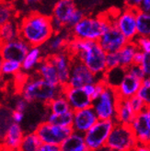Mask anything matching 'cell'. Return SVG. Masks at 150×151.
Here are the masks:
<instances>
[{
    "label": "cell",
    "instance_id": "cell-1",
    "mask_svg": "<svg viewBox=\"0 0 150 151\" xmlns=\"http://www.w3.org/2000/svg\"><path fill=\"white\" fill-rule=\"evenodd\" d=\"M65 50L72 57L79 59L95 75L102 78L104 73L107 70V52L100 46L99 42L71 37Z\"/></svg>",
    "mask_w": 150,
    "mask_h": 151
},
{
    "label": "cell",
    "instance_id": "cell-2",
    "mask_svg": "<svg viewBox=\"0 0 150 151\" xmlns=\"http://www.w3.org/2000/svg\"><path fill=\"white\" fill-rule=\"evenodd\" d=\"M55 34L52 17L32 12L19 22V37L31 46H42Z\"/></svg>",
    "mask_w": 150,
    "mask_h": 151
},
{
    "label": "cell",
    "instance_id": "cell-3",
    "mask_svg": "<svg viewBox=\"0 0 150 151\" xmlns=\"http://www.w3.org/2000/svg\"><path fill=\"white\" fill-rule=\"evenodd\" d=\"M64 87L52 85L36 74L27 78L20 86V95L29 103L39 102L47 104L57 96L63 94Z\"/></svg>",
    "mask_w": 150,
    "mask_h": 151
},
{
    "label": "cell",
    "instance_id": "cell-4",
    "mask_svg": "<svg viewBox=\"0 0 150 151\" xmlns=\"http://www.w3.org/2000/svg\"><path fill=\"white\" fill-rule=\"evenodd\" d=\"M111 23V19L107 15H100V16L86 15L76 26L70 29V32L72 37L78 39L98 42Z\"/></svg>",
    "mask_w": 150,
    "mask_h": 151
},
{
    "label": "cell",
    "instance_id": "cell-5",
    "mask_svg": "<svg viewBox=\"0 0 150 151\" xmlns=\"http://www.w3.org/2000/svg\"><path fill=\"white\" fill-rule=\"evenodd\" d=\"M138 146L131 125L115 123L105 147L111 151H136Z\"/></svg>",
    "mask_w": 150,
    "mask_h": 151
},
{
    "label": "cell",
    "instance_id": "cell-6",
    "mask_svg": "<svg viewBox=\"0 0 150 151\" xmlns=\"http://www.w3.org/2000/svg\"><path fill=\"white\" fill-rule=\"evenodd\" d=\"M113 119L99 120L85 134V143L89 151H99L105 147L109 135L115 125Z\"/></svg>",
    "mask_w": 150,
    "mask_h": 151
},
{
    "label": "cell",
    "instance_id": "cell-7",
    "mask_svg": "<svg viewBox=\"0 0 150 151\" xmlns=\"http://www.w3.org/2000/svg\"><path fill=\"white\" fill-rule=\"evenodd\" d=\"M35 132L39 135L42 144L60 146L74 132V129L72 126L55 125L45 121L38 124Z\"/></svg>",
    "mask_w": 150,
    "mask_h": 151
},
{
    "label": "cell",
    "instance_id": "cell-8",
    "mask_svg": "<svg viewBox=\"0 0 150 151\" xmlns=\"http://www.w3.org/2000/svg\"><path fill=\"white\" fill-rule=\"evenodd\" d=\"M116 88L106 86L100 97L93 101L92 107L100 120L115 118L116 103L118 100Z\"/></svg>",
    "mask_w": 150,
    "mask_h": 151
},
{
    "label": "cell",
    "instance_id": "cell-9",
    "mask_svg": "<svg viewBox=\"0 0 150 151\" xmlns=\"http://www.w3.org/2000/svg\"><path fill=\"white\" fill-rule=\"evenodd\" d=\"M101 78L95 75L79 59L72 57L70 78L67 86L72 88H82L87 84H94Z\"/></svg>",
    "mask_w": 150,
    "mask_h": 151
},
{
    "label": "cell",
    "instance_id": "cell-10",
    "mask_svg": "<svg viewBox=\"0 0 150 151\" xmlns=\"http://www.w3.org/2000/svg\"><path fill=\"white\" fill-rule=\"evenodd\" d=\"M137 9L126 6L122 11H119L114 19L113 23L121 32L127 38V40L134 41L137 37V27H136V15Z\"/></svg>",
    "mask_w": 150,
    "mask_h": 151
},
{
    "label": "cell",
    "instance_id": "cell-11",
    "mask_svg": "<svg viewBox=\"0 0 150 151\" xmlns=\"http://www.w3.org/2000/svg\"><path fill=\"white\" fill-rule=\"evenodd\" d=\"M78 9L75 0H59L55 5L52 15V23L55 32H62L66 28L73 13Z\"/></svg>",
    "mask_w": 150,
    "mask_h": 151
},
{
    "label": "cell",
    "instance_id": "cell-12",
    "mask_svg": "<svg viewBox=\"0 0 150 151\" xmlns=\"http://www.w3.org/2000/svg\"><path fill=\"white\" fill-rule=\"evenodd\" d=\"M29 48L31 45L22 38L19 37L10 42L0 43V54L4 60H12L22 63Z\"/></svg>",
    "mask_w": 150,
    "mask_h": 151
},
{
    "label": "cell",
    "instance_id": "cell-13",
    "mask_svg": "<svg viewBox=\"0 0 150 151\" xmlns=\"http://www.w3.org/2000/svg\"><path fill=\"white\" fill-rule=\"evenodd\" d=\"M98 42L106 52H115L121 50L129 41L113 23H111Z\"/></svg>",
    "mask_w": 150,
    "mask_h": 151
},
{
    "label": "cell",
    "instance_id": "cell-14",
    "mask_svg": "<svg viewBox=\"0 0 150 151\" xmlns=\"http://www.w3.org/2000/svg\"><path fill=\"white\" fill-rule=\"evenodd\" d=\"M131 126L138 146L150 147V113L147 110L137 113Z\"/></svg>",
    "mask_w": 150,
    "mask_h": 151
},
{
    "label": "cell",
    "instance_id": "cell-15",
    "mask_svg": "<svg viewBox=\"0 0 150 151\" xmlns=\"http://www.w3.org/2000/svg\"><path fill=\"white\" fill-rule=\"evenodd\" d=\"M52 63L55 65L58 73V78L60 85L62 87L67 86L71 71L72 65V56L66 50L47 55Z\"/></svg>",
    "mask_w": 150,
    "mask_h": 151
},
{
    "label": "cell",
    "instance_id": "cell-16",
    "mask_svg": "<svg viewBox=\"0 0 150 151\" xmlns=\"http://www.w3.org/2000/svg\"><path fill=\"white\" fill-rule=\"evenodd\" d=\"M63 93L68 101L71 109L74 111L92 106V98L85 91L83 87L72 88L65 86L64 87Z\"/></svg>",
    "mask_w": 150,
    "mask_h": 151
},
{
    "label": "cell",
    "instance_id": "cell-17",
    "mask_svg": "<svg viewBox=\"0 0 150 151\" xmlns=\"http://www.w3.org/2000/svg\"><path fill=\"white\" fill-rule=\"evenodd\" d=\"M100 119L92 106L74 111V131L85 134L98 122Z\"/></svg>",
    "mask_w": 150,
    "mask_h": 151
},
{
    "label": "cell",
    "instance_id": "cell-18",
    "mask_svg": "<svg viewBox=\"0 0 150 151\" xmlns=\"http://www.w3.org/2000/svg\"><path fill=\"white\" fill-rule=\"evenodd\" d=\"M24 134L25 133L21 125L19 124L13 123L0 144L7 151H18Z\"/></svg>",
    "mask_w": 150,
    "mask_h": 151
},
{
    "label": "cell",
    "instance_id": "cell-19",
    "mask_svg": "<svg viewBox=\"0 0 150 151\" xmlns=\"http://www.w3.org/2000/svg\"><path fill=\"white\" fill-rule=\"evenodd\" d=\"M136 113L133 111L129 99L118 98L116 103V111L114 121L118 124L131 125L133 122Z\"/></svg>",
    "mask_w": 150,
    "mask_h": 151
},
{
    "label": "cell",
    "instance_id": "cell-20",
    "mask_svg": "<svg viewBox=\"0 0 150 151\" xmlns=\"http://www.w3.org/2000/svg\"><path fill=\"white\" fill-rule=\"evenodd\" d=\"M142 80L133 77L126 72L125 77L120 83V85L116 88V91L119 98L123 99H130L133 96L136 95L141 87Z\"/></svg>",
    "mask_w": 150,
    "mask_h": 151
},
{
    "label": "cell",
    "instance_id": "cell-21",
    "mask_svg": "<svg viewBox=\"0 0 150 151\" xmlns=\"http://www.w3.org/2000/svg\"><path fill=\"white\" fill-rule=\"evenodd\" d=\"M36 74L52 85H56V86L60 85L57 70L55 65L52 63L48 56L42 58L41 63L36 68Z\"/></svg>",
    "mask_w": 150,
    "mask_h": 151
},
{
    "label": "cell",
    "instance_id": "cell-22",
    "mask_svg": "<svg viewBox=\"0 0 150 151\" xmlns=\"http://www.w3.org/2000/svg\"><path fill=\"white\" fill-rule=\"evenodd\" d=\"M69 35H72L71 32L69 34L64 32V29L62 32H55V34L50 38L49 41L44 44L46 46L48 52H50V55L65 51L67 47L69 40L71 39V38H69Z\"/></svg>",
    "mask_w": 150,
    "mask_h": 151
},
{
    "label": "cell",
    "instance_id": "cell-23",
    "mask_svg": "<svg viewBox=\"0 0 150 151\" xmlns=\"http://www.w3.org/2000/svg\"><path fill=\"white\" fill-rule=\"evenodd\" d=\"M62 151H82L87 149L84 134L74 131L61 145Z\"/></svg>",
    "mask_w": 150,
    "mask_h": 151
},
{
    "label": "cell",
    "instance_id": "cell-24",
    "mask_svg": "<svg viewBox=\"0 0 150 151\" xmlns=\"http://www.w3.org/2000/svg\"><path fill=\"white\" fill-rule=\"evenodd\" d=\"M42 60V51L41 46H31L29 51L25 56L23 62L21 63L22 71L29 72L32 71L39 65Z\"/></svg>",
    "mask_w": 150,
    "mask_h": 151
},
{
    "label": "cell",
    "instance_id": "cell-25",
    "mask_svg": "<svg viewBox=\"0 0 150 151\" xmlns=\"http://www.w3.org/2000/svg\"><path fill=\"white\" fill-rule=\"evenodd\" d=\"M138 46L134 41H130L127 42L124 46L118 51L119 58H120V65L128 68V67L133 64V57L134 55L138 51Z\"/></svg>",
    "mask_w": 150,
    "mask_h": 151
},
{
    "label": "cell",
    "instance_id": "cell-26",
    "mask_svg": "<svg viewBox=\"0 0 150 151\" xmlns=\"http://www.w3.org/2000/svg\"><path fill=\"white\" fill-rule=\"evenodd\" d=\"M126 72V68L119 65L117 67H113V68L107 69L103 75L102 79L106 83L107 86L117 88L120 83L122 82V80L125 77Z\"/></svg>",
    "mask_w": 150,
    "mask_h": 151
},
{
    "label": "cell",
    "instance_id": "cell-27",
    "mask_svg": "<svg viewBox=\"0 0 150 151\" xmlns=\"http://www.w3.org/2000/svg\"><path fill=\"white\" fill-rule=\"evenodd\" d=\"M19 37V23L11 20L0 26V43L10 42Z\"/></svg>",
    "mask_w": 150,
    "mask_h": 151
},
{
    "label": "cell",
    "instance_id": "cell-28",
    "mask_svg": "<svg viewBox=\"0 0 150 151\" xmlns=\"http://www.w3.org/2000/svg\"><path fill=\"white\" fill-rule=\"evenodd\" d=\"M12 112V108L5 106V105H0V142L2 141L7 130L14 123Z\"/></svg>",
    "mask_w": 150,
    "mask_h": 151
},
{
    "label": "cell",
    "instance_id": "cell-29",
    "mask_svg": "<svg viewBox=\"0 0 150 151\" xmlns=\"http://www.w3.org/2000/svg\"><path fill=\"white\" fill-rule=\"evenodd\" d=\"M42 145V142L35 131L27 133L24 134L18 151H37Z\"/></svg>",
    "mask_w": 150,
    "mask_h": 151
},
{
    "label": "cell",
    "instance_id": "cell-30",
    "mask_svg": "<svg viewBox=\"0 0 150 151\" xmlns=\"http://www.w3.org/2000/svg\"><path fill=\"white\" fill-rule=\"evenodd\" d=\"M46 121L50 124L60 126H73L74 122V111L71 110L65 113H52L49 112Z\"/></svg>",
    "mask_w": 150,
    "mask_h": 151
},
{
    "label": "cell",
    "instance_id": "cell-31",
    "mask_svg": "<svg viewBox=\"0 0 150 151\" xmlns=\"http://www.w3.org/2000/svg\"><path fill=\"white\" fill-rule=\"evenodd\" d=\"M137 36L150 37V12L138 9L136 15Z\"/></svg>",
    "mask_w": 150,
    "mask_h": 151
},
{
    "label": "cell",
    "instance_id": "cell-32",
    "mask_svg": "<svg viewBox=\"0 0 150 151\" xmlns=\"http://www.w3.org/2000/svg\"><path fill=\"white\" fill-rule=\"evenodd\" d=\"M46 107L48 108L49 112L58 113V114L59 113H65L72 110L64 93L57 96L54 100H52L49 103L46 104Z\"/></svg>",
    "mask_w": 150,
    "mask_h": 151
},
{
    "label": "cell",
    "instance_id": "cell-33",
    "mask_svg": "<svg viewBox=\"0 0 150 151\" xmlns=\"http://www.w3.org/2000/svg\"><path fill=\"white\" fill-rule=\"evenodd\" d=\"M14 9L12 4L5 1L0 2V26L14 19Z\"/></svg>",
    "mask_w": 150,
    "mask_h": 151
},
{
    "label": "cell",
    "instance_id": "cell-34",
    "mask_svg": "<svg viewBox=\"0 0 150 151\" xmlns=\"http://www.w3.org/2000/svg\"><path fill=\"white\" fill-rule=\"evenodd\" d=\"M21 71V63L12 60H4L2 66V73L4 76H16Z\"/></svg>",
    "mask_w": 150,
    "mask_h": 151
},
{
    "label": "cell",
    "instance_id": "cell-35",
    "mask_svg": "<svg viewBox=\"0 0 150 151\" xmlns=\"http://www.w3.org/2000/svg\"><path fill=\"white\" fill-rule=\"evenodd\" d=\"M137 95L145 102L146 109L150 107V77H146L142 80V84Z\"/></svg>",
    "mask_w": 150,
    "mask_h": 151
},
{
    "label": "cell",
    "instance_id": "cell-36",
    "mask_svg": "<svg viewBox=\"0 0 150 151\" xmlns=\"http://www.w3.org/2000/svg\"><path fill=\"white\" fill-rule=\"evenodd\" d=\"M129 101H130L131 106H132L133 111L136 112V114L139 112H141V111L146 110V106L145 102L143 101V100H142L137 94L133 96L132 98H130Z\"/></svg>",
    "mask_w": 150,
    "mask_h": 151
},
{
    "label": "cell",
    "instance_id": "cell-37",
    "mask_svg": "<svg viewBox=\"0 0 150 151\" xmlns=\"http://www.w3.org/2000/svg\"><path fill=\"white\" fill-rule=\"evenodd\" d=\"M85 16H86L85 11L83 9H78H78L75 10V12L73 13L72 17H71V19H70V20L68 22V24H67L65 29H69V31H70V29L76 26Z\"/></svg>",
    "mask_w": 150,
    "mask_h": 151
},
{
    "label": "cell",
    "instance_id": "cell-38",
    "mask_svg": "<svg viewBox=\"0 0 150 151\" xmlns=\"http://www.w3.org/2000/svg\"><path fill=\"white\" fill-rule=\"evenodd\" d=\"M126 71L128 74L133 76V77H136L141 80H143L146 76L143 70V68H142L141 65H137V64H133L131 65L128 68H126Z\"/></svg>",
    "mask_w": 150,
    "mask_h": 151
},
{
    "label": "cell",
    "instance_id": "cell-39",
    "mask_svg": "<svg viewBox=\"0 0 150 151\" xmlns=\"http://www.w3.org/2000/svg\"><path fill=\"white\" fill-rule=\"evenodd\" d=\"M134 42H136L139 50L144 52H150V37L137 36Z\"/></svg>",
    "mask_w": 150,
    "mask_h": 151
},
{
    "label": "cell",
    "instance_id": "cell-40",
    "mask_svg": "<svg viewBox=\"0 0 150 151\" xmlns=\"http://www.w3.org/2000/svg\"><path fill=\"white\" fill-rule=\"evenodd\" d=\"M106 65L107 69L113 68L120 65V58L118 52H107L106 56Z\"/></svg>",
    "mask_w": 150,
    "mask_h": 151
},
{
    "label": "cell",
    "instance_id": "cell-41",
    "mask_svg": "<svg viewBox=\"0 0 150 151\" xmlns=\"http://www.w3.org/2000/svg\"><path fill=\"white\" fill-rule=\"evenodd\" d=\"M29 102L20 95L19 98H17V99L15 100L12 109L16 110V111H19L25 112L27 111L28 107H29Z\"/></svg>",
    "mask_w": 150,
    "mask_h": 151
},
{
    "label": "cell",
    "instance_id": "cell-42",
    "mask_svg": "<svg viewBox=\"0 0 150 151\" xmlns=\"http://www.w3.org/2000/svg\"><path fill=\"white\" fill-rule=\"evenodd\" d=\"M141 66L146 77H150V52H145L144 59L141 63Z\"/></svg>",
    "mask_w": 150,
    "mask_h": 151
},
{
    "label": "cell",
    "instance_id": "cell-43",
    "mask_svg": "<svg viewBox=\"0 0 150 151\" xmlns=\"http://www.w3.org/2000/svg\"><path fill=\"white\" fill-rule=\"evenodd\" d=\"M12 118H13V122L16 124H21L24 121L25 118V112L23 111H16L13 110L12 112Z\"/></svg>",
    "mask_w": 150,
    "mask_h": 151
},
{
    "label": "cell",
    "instance_id": "cell-44",
    "mask_svg": "<svg viewBox=\"0 0 150 151\" xmlns=\"http://www.w3.org/2000/svg\"><path fill=\"white\" fill-rule=\"evenodd\" d=\"M144 0H124L125 6L128 7H133V9H139V7Z\"/></svg>",
    "mask_w": 150,
    "mask_h": 151
},
{
    "label": "cell",
    "instance_id": "cell-45",
    "mask_svg": "<svg viewBox=\"0 0 150 151\" xmlns=\"http://www.w3.org/2000/svg\"><path fill=\"white\" fill-rule=\"evenodd\" d=\"M58 148H60V146L50 145V144H42L41 146V147L37 151H55Z\"/></svg>",
    "mask_w": 150,
    "mask_h": 151
},
{
    "label": "cell",
    "instance_id": "cell-46",
    "mask_svg": "<svg viewBox=\"0 0 150 151\" xmlns=\"http://www.w3.org/2000/svg\"><path fill=\"white\" fill-rule=\"evenodd\" d=\"M144 55H145V52H142L141 50H138L136 52V54L134 55L133 57V64H137V65H141L142 61L144 59Z\"/></svg>",
    "mask_w": 150,
    "mask_h": 151
},
{
    "label": "cell",
    "instance_id": "cell-47",
    "mask_svg": "<svg viewBox=\"0 0 150 151\" xmlns=\"http://www.w3.org/2000/svg\"><path fill=\"white\" fill-rule=\"evenodd\" d=\"M83 88H84L85 91L92 98V96L95 92V83L94 84H87L83 87Z\"/></svg>",
    "mask_w": 150,
    "mask_h": 151
},
{
    "label": "cell",
    "instance_id": "cell-48",
    "mask_svg": "<svg viewBox=\"0 0 150 151\" xmlns=\"http://www.w3.org/2000/svg\"><path fill=\"white\" fill-rule=\"evenodd\" d=\"M139 9L143 11L150 12V0H144V1L142 2Z\"/></svg>",
    "mask_w": 150,
    "mask_h": 151
},
{
    "label": "cell",
    "instance_id": "cell-49",
    "mask_svg": "<svg viewBox=\"0 0 150 151\" xmlns=\"http://www.w3.org/2000/svg\"><path fill=\"white\" fill-rule=\"evenodd\" d=\"M41 1H42V0H24L25 4L29 5V6L35 5V4H37V3H40Z\"/></svg>",
    "mask_w": 150,
    "mask_h": 151
},
{
    "label": "cell",
    "instance_id": "cell-50",
    "mask_svg": "<svg viewBox=\"0 0 150 151\" xmlns=\"http://www.w3.org/2000/svg\"><path fill=\"white\" fill-rule=\"evenodd\" d=\"M136 151H150V147L146 146H137Z\"/></svg>",
    "mask_w": 150,
    "mask_h": 151
},
{
    "label": "cell",
    "instance_id": "cell-51",
    "mask_svg": "<svg viewBox=\"0 0 150 151\" xmlns=\"http://www.w3.org/2000/svg\"><path fill=\"white\" fill-rule=\"evenodd\" d=\"M3 62H4V58L3 56L0 54V78L3 76V73H2V66H3Z\"/></svg>",
    "mask_w": 150,
    "mask_h": 151
},
{
    "label": "cell",
    "instance_id": "cell-52",
    "mask_svg": "<svg viewBox=\"0 0 150 151\" xmlns=\"http://www.w3.org/2000/svg\"><path fill=\"white\" fill-rule=\"evenodd\" d=\"M2 1H5V2H7V3L12 4V3H14L15 1H17V0H2Z\"/></svg>",
    "mask_w": 150,
    "mask_h": 151
},
{
    "label": "cell",
    "instance_id": "cell-53",
    "mask_svg": "<svg viewBox=\"0 0 150 151\" xmlns=\"http://www.w3.org/2000/svg\"><path fill=\"white\" fill-rule=\"evenodd\" d=\"M146 110H147V111H148V112L150 113V107H148V108H147Z\"/></svg>",
    "mask_w": 150,
    "mask_h": 151
},
{
    "label": "cell",
    "instance_id": "cell-54",
    "mask_svg": "<svg viewBox=\"0 0 150 151\" xmlns=\"http://www.w3.org/2000/svg\"><path fill=\"white\" fill-rule=\"evenodd\" d=\"M55 151H62V150H61V148H58V149H56V150H55Z\"/></svg>",
    "mask_w": 150,
    "mask_h": 151
},
{
    "label": "cell",
    "instance_id": "cell-55",
    "mask_svg": "<svg viewBox=\"0 0 150 151\" xmlns=\"http://www.w3.org/2000/svg\"><path fill=\"white\" fill-rule=\"evenodd\" d=\"M82 151H89V150H88V148H87V149H85V150H82Z\"/></svg>",
    "mask_w": 150,
    "mask_h": 151
},
{
    "label": "cell",
    "instance_id": "cell-56",
    "mask_svg": "<svg viewBox=\"0 0 150 151\" xmlns=\"http://www.w3.org/2000/svg\"><path fill=\"white\" fill-rule=\"evenodd\" d=\"M1 1H2V0H0V2H1Z\"/></svg>",
    "mask_w": 150,
    "mask_h": 151
}]
</instances>
